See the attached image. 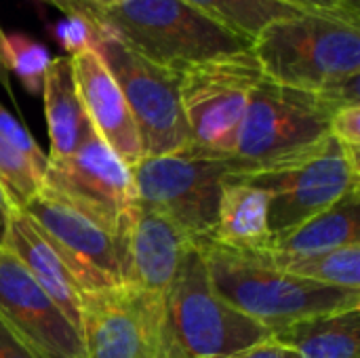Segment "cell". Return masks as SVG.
<instances>
[{"label": "cell", "mask_w": 360, "mask_h": 358, "mask_svg": "<svg viewBox=\"0 0 360 358\" xmlns=\"http://www.w3.org/2000/svg\"><path fill=\"white\" fill-rule=\"evenodd\" d=\"M350 103L335 95L264 80L251 93L230 156L232 173L278 169L314 150L329 137L333 114Z\"/></svg>", "instance_id": "3957f363"}, {"label": "cell", "mask_w": 360, "mask_h": 358, "mask_svg": "<svg viewBox=\"0 0 360 358\" xmlns=\"http://www.w3.org/2000/svg\"><path fill=\"white\" fill-rule=\"evenodd\" d=\"M97 8H110V6H114V4H118V2H122V0H91Z\"/></svg>", "instance_id": "e575fe53"}, {"label": "cell", "mask_w": 360, "mask_h": 358, "mask_svg": "<svg viewBox=\"0 0 360 358\" xmlns=\"http://www.w3.org/2000/svg\"><path fill=\"white\" fill-rule=\"evenodd\" d=\"M266 255L274 266L295 276L360 293V243L306 257H281L268 251Z\"/></svg>", "instance_id": "44dd1931"}, {"label": "cell", "mask_w": 360, "mask_h": 358, "mask_svg": "<svg viewBox=\"0 0 360 358\" xmlns=\"http://www.w3.org/2000/svg\"><path fill=\"white\" fill-rule=\"evenodd\" d=\"M228 358H302V354L295 348H291L289 344L274 338V333H272L270 338H266V340H262V342H257V344H253V346H249V348H245V350Z\"/></svg>", "instance_id": "83f0119b"}, {"label": "cell", "mask_w": 360, "mask_h": 358, "mask_svg": "<svg viewBox=\"0 0 360 358\" xmlns=\"http://www.w3.org/2000/svg\"><path fill=\"white\" fill-rule=\"evenodd\" d=\"M200 251L213 291L272 333L302 321L360 308L359 291L295 276L274 266L266 253H238L217 245Z\"/></svg>", "instance_id": "7a4b0ae2"}, {"label": "cell", "mask_w": 360, "mask_h": 358, "mask_svg": "<svg viewBox=\"0 0 360 358\" xmlns=\"http://www.w3.org/2000/svg\"><path fill=\"white\" fill-rule=\"evenodd\" d=\"M42 186L116 236L120 219L135 203L131 169L93 131L65 158H49Z\"/></svg>", "instance_id": "30bf717a"}, {"label": "cell", "mask_w": 360, "mask_h": 358, "mask_svg": "<svg viewBox=\"0 0 360 358\" xmlns=\"http://www.w3.org/2000/svg\"><path fill=\"white\" fill-rule=\"evenodd\" d=\"M329 135L348 152L360 154V103L340 108L329 124Z\"/></svg>", "instance_id": "4316f807"}, {"label": "cell", "mask_w": 360, "mask_h": 358, "mask_svg": "<svg viewBox=\"0 0 360 358\" xmlns=\"http://www.w3.org/2000/svg\"><path fill=\"white\" fill-rule=\"evenodd\" d=\"M101 30L177 72L251 46L249 38L184 0H122L101 8Z\"/></svg>", "instance_id": "5b68a950"}, {"label": "cell", "mask_w": 360, "mask_h": 358, "mask_svg": "<svg viewBox=\"0 0 360 358\" xmlns=\"http://www.w3.org/2000/svg\"><path fill=\"white\" fill-rule=\"evenodd\" d=\"M302 358H360V308L302 321L274 331Z\"/></svg>", "instance_id": "ffe728a7"}, {"label": "cell", "mask_w": 360, "mask_h": 358, "mask_svg": "<svg viewBox=\"0 0 360 358\" xmlns=\"http://www.w3.org/2000/svg\"><path fill=\"white\" fill-rule=\"evenodd\" d=\"M262 80L264 72L251 46L186 68L179 95L190 146L230 158L251 93Z\"/></svg>", "instance_id": "52a82bcc"}, {"label": "cell", "mask_w": 360, "mask_h": 358, "mask_svg": "<svg viewBox=\"0 0 360 358\" xmlns=\"http://www.w3.org/2000/svg\"><path fill=\"white\" fill-rule=\"evenodd\" d=\"M4 32L0 30V84L6 89V93H8V97H11V101L15 103V95H13V87H11V74H8V70H6V65H4V55H2V44H4Z\"/></svg>", "instance_id": "1f68e13d"}, {"label": "cell", "mask_w": 360, "mask_h": 358, "mask_svg": "<svg viewBox=\"0 0 360 358\" xmlns=\"http://www.w3.org/2000/svg\"><path fill=\"white\" fill-rule=\"evenodd\" d=\"M0 358H36L21 340H17L11 329L0 321Z\"/></svg>", "instance_id": "f546056e"}, {"label": "cell", "mask_w": 360, "mask_h": 358, "mask_svg": "<svg viewBox=\"0 0 360 358\" xmlns=\"http://www.w3.org/2000/svg\"><path fill=\"white\" fill-rule=\"evenodd\" d=\"M335 4H340L342 8L346 11H352V13H360V0H333Z\"/></svg>", "instance_id": "836d02e7"}, {"label": "cell", "mask_w": 360, "mask_h": 358, "mask_svg": "<svg viewBox=\"0 0 360 358\" xmlns=\"http://www.w3.org/2000/svg\"><path fill=\"white\" fill-rule=\"evenodd\" d=\"M270 335L213 291L205 255L192 245L165 298L156 358H228Z\"/></svg>", "instance_id": "277c9868"}, {"label": "cell", "mask_w": 360, "mask_h": 358, "mask_svg": "<svg viewBox=\"0 0 360 358\" xmlns=\"http://www.w3.org/2000/svg\"><path fill=\"white\" fill-rule=\"evenodd\" d=\"M236 34L253 38L274 19L293 15L295 6L281 0H184Z\"/></svg>", "instance_id": "7402d4cb"}, {"label": "cell", "mask_w": 360, "mask_h": 358, "mask_svg": "<svg viewBox=\"0 0 360 358\" xmlns=\"http://www.w3.org/2000/svg\"><path fill=\"white\" fill-rule=\"evenodd\" d=\"M165 302L124 285L82 293L80 338L86 358H156Z\"/></svg>", "instance_id": "7c38bea8"}, {"label": "cell", "mask_w": 360, "mask_h": 358, "mask_svg": "<svg viewBox=\"0 0 360 358\" xmlns=\"http://www.w3.org/2000/svg\"><path fill=\"white\" fill-rule=\"evenodd\" d=\"M99 32L101 30H95L86 21L76 19V17H65L63 21H59V23L53 25L55 40H59L61 46L70 55L80 53V51H86V49H93V42H95V38H97Z\"/></svg>", "instance_id": "484cf974"}, {"label": "cell", "mask_w": 360, "mask_h": 358, "mask_svg": "<svg viewBox=\"0 0 360 358\" xmlns=\"http://www.w3.org/2000/svg\"><path fill=\"white\" fill-rule=\"evenodd\" d=\"M251 49L268 80L360 103V13L300 8L270 21Z\"/></svg>", "instance_id": "6da1fadb"}, {"label": "cell", "mask_w": 360, "mask_h": 358, "mask_svg": "<svg viewBox=\"0 0 360 358\" xmlns=\"http://www.w3.org/2000/svg\"><path fill=\"white\" fill-rule=\"evenodd\" d=\"M4 65L8 74H15L27 93L38 95L42 91V78L51 63L46 46L27 34H8L2 44Z\"/></svg>", "instance_id": "603a6c76"}, {"label": "cell", "mask_w": 360, "mask_h": 358, "mask_svg": "<svg viewBox=\"0 0 360 358\" xmlns=\"http://www.w3.org/2000/svg\"><path fill=\"white\" fill-rule=\"evenodd\" d=\"M228 156L188 146L162 156H143L133 169L135 200L175 224L198 249L211 245L226 177Z\"/></svg>", "instance_id": "8992f818"}, {"label": "cell", "mask_w": 360, "mask_h": 358, "mask_svg": "<svg viewBox=\"0 0 360 358\" xmlns=\"http://www.w3.org/2000/svg\"><path fill=\"white\" fill-rule=\"evenodd\" d=\"M38 2H49L57 6L65 17L82 19L95 30H101V8H97L91 0H38Z\"/></svg>", "instance_id": "f1b7e54d"}, {"label": "cell", "mask_w": 360, "mask_h": 358, "mask_svg": "<svg viewBox=\"0 0 360 358\" xmlns=\"http://www.w3.org/2000/svg\"><path fill=\"white\" fill-rule=\"evenodd\" d=\"M232 177L268 194V226L272 234H281L360 188L359 154L329 135L289 165Z\"/></svg>", "instance_id": "9c48e42d"}, {"label": "cell", "mask_w": 360, "mask_h": 358, "mask_svg": "<svg viewBox=\"0 0 360 358\" xmlns=\"http://www.w3.org/2000/svg\"><path fill=\"white\" fill-rule=\"evenodd\" d=\"M70 61L76 89L93 131L129 169H133L143 158V152L133 114L118 82L95 49L74 53L70 55Z\"/></svg>", "instance_id": "9a60e30c"}, {"label": "cell", "mask_w": 360, "mask_h": 358, "mask_svg": "<svg viewBox=\"0 0 360 358\" xmlns=\"http://www.w3.org/2000/svg\"><path fill=\"white\" fill-rule=\"evenodd\" d=\"M360 243V188L300 226L272 234L270 251L281 257H306Z\"/></svg>", "instance_id": "d6986e66"}, {"label": "cell", "mask_w": 360, "mask_h": 358, "mask_svg": "<svg viewBox=\"0 0 360 358\" xmlns=\"http://www.w3.org/2000/svg\"><path fill=\"white\" fill-rule=\"evenodd\" d=\"M21 211L40 228L84 293L120 285L116 238L108 230L46 186H40V192Z\"/></svg>", "instance_id": "8fae6325"}, {"label": "cell", "mask_w": 360, "mask_h": 358, "mask_svg": "<svg viewBox=\"0 0 360 358\" xmlns=\"http://www.w3.org/2000/svg\"><path fill=\"white\" fill-rule=\"evenodd\" d=\"M93 49L129 103L143 156H162L188 148L190 131L179 95L181 72L150 61L103 30Z\"/></svg>", "instance_id": "ba28073f"}, {"label": "cell", "mask_w": 360, "mask_h": 358, "mask_svg": "<svg viewBox=\"0 0 360 358\" xmlns=\"http://www.w3.org/2000/svg\"><path fill=\"white\" fill-rule=\"evenodd\" d=\"M11 203L4 194V190L0 188V247H4V241H6V232H8V222H11Z\"/></svg>", "instance_id": "4dcf8cb0"}, {"label": "cell", "mask_w": 360, "mask_h": 358, "mask_svg": "<svg viewBox=\"0 0 360 358\" xmlns=\"http://www.w3.org/2000/svg\"><path fill=\"white\" fill-rule=\"evenodd\" d=\"M268 194L232 175L226 177L211 245L238 253L270 251ZM205 249V247H202Z\"/></svg>", "instance_id": "e0dca14e"}, {"label": "cell", "mask_w": 360, "mask_h": 358, "mask_svg": "<svg viewBox=\"0 0 360 358\" xmlns=\"http://www.w3.org/2000/svg\"><path fill=\"white\" fill-rule=\"evenodd\" d=\"M281 2H287L295 8H338L340 6L333 0H281Z\"/></svg>", "instance_id": "d6a6232c"}, {"label": "cell", "mask_w": 360, "mask_h": 358, "mask_svg": "<svg viewBox=\"0 0 360 358\" xmlns=\"http://www.w3.org/2000/svg\"><path fill=\"white\" fill-rule=\"evenodd\" d=\"M0 137H4L23 158H27V162L34 167V171L40 177H44L49 156L40 150V146L36 143L32 133L2 103H0Z\"/></svg>", "instance_id": "d4e9b609"}, {"label": "cell", "mask_w": 360, "mask_h": 358, "mask_svg": "<svg viewBox=\"0 0 360 358\" xmlns=\"http://www.w3.org/2000/svg\"><path fill=\"white\" fill-rule=\"evenodd\" d=\"M42 186V177L4 137H0V188L13 209H23Z\"/></svg>", "instance_id": "cb8c5ba5"}, {"label": "cell", "mask_w": 360, "mask_h": 358, "mask_svg": "<svg viewBox=\"0 0 360 358\" xmlns=\"http://www.w3.org/2000/svg\"><path fill=\"white\" fill-rule=\"evenodd\" d=\"M44 116L49 129V158H65L74 154L93 133V124L82 108L70 55L51 59L42 78Z\"/></svg>", "instance_id": "ac0fdd59"}, {"label": "cell", "mask_w": 360, "mask_h": 358, "mask_svg": "<svg viewBox=\"0 0 360 358\" xmlns=\"http://www.w3.org/2000/svg\"><path fill=\"white\" fill-rule=\"evenodd\" d=\"M4 247L25 266L32 279L44 289V293L80 333L84 291L80 289L63 260L57 255V251L51 247V243L44 238L40 228L21 209L11 211Z\"/></svg>", "instance_id": "2e32d148"}, {"label": "cell", "mask_w": 360, "mask_h": 358, "mask_svg": "<svg viewBox=\"0 0 360 358\" xmlns=\"http://www.w3.org/2000/svg\"><path fill=\"white\" fill-rule=\"evenodd\" d=\"M0 321L36 358H86L80 333L6 247H0Z\"/></svg>", "instance_id": "4fadbf2b"}, {"label": "cell", "mask_w": 360, "mask_h": 358, "mask_svg": "<svg viewBox=\"0 0 360 358\" xmlns=\"http://www.w3.org/2000/svg\"><path fill=\"white\" fill-rule=\"evenodd\" d=\"M120 285L165 302L192 243L165 215L139 205L127 209L116 232Z\"/></svg>", "instance_id": "5bb4252c"}]
</instances>
